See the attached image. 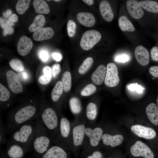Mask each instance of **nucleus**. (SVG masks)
<instances>
[{"mask_svg": "<svg viewBox=\"0 0 158 158\" xmlns=\"http://www.w3.org/2000/svg\"><path fill=\"white\" fill-rule=\"evenodd\" d=\"M131 130L138 137L147 139H153L156 135V132L152 128L140 125L132 126Z\"/></svg>", "mask_w": 158, "mask_h": 158, "instance_id": "11", "label": "nucleus"}, {"mask_svg": "<svg viewBox=\"0 0 158 158\" xmlns=\"http://www.w3.org/2000/svg\"><path fill=\"white\" fill-rule=\"evenodd\" d=\"M69 104L71 110L73 114H78L81 111V103L77 97H73L71 98L70 100Z\"/></svg>", "mask_w": 158, "mask_h": 158, "instance_id": "30", "label": "nucleus"}, {"mask_svg": "<svg viewBox=\"0 0 158 158\" xmlns=\"http://www.w3.org/2000/svg\"><path fill=\"white\" fill-rule=\"evenodd\" d=\"M118 25L123 31L133 32L135 30L131 22L125 16H122L120 17L118 20Z\"/></svg>", "mask_w": 158, "mask_h": 158, "instance_id": "25", "label": "nucleus"}, {"mask_svg": "<svg viewBox=\"0 0 158 158\" xmlns=\"http://www.w3.org/2000/svg\"><path fill=\"white\" fill-rule=\"evenodd\" d=\"M71 131V125L69 121L65 117L60 118L59 130V145L64 148L68 145V139Z\"/></svg>", "mask_w": 158, "mask_h": 158, "instance_id": "6", "label": "nucleus"}, {"mask_svg": "<svg viewBox=\"0 0 158 158\" xmlns=\"http://www.w3.org/2000/svg\"><path fill=\"white\" fill-rule=\"evenodd\" d=\"M102 140L104 145L115 147L121 144L123 141V137L120 134L114 135L105 133L103 134Z\"/></svg>", "mask_w": 158, "mask_h": 158, "instance_id": "22", "label": "nucleus"}, {"mask_svg": "<svg viewBox=\"0 0 158 158\" xmlns=\"http://www.w3.org/2000/svg\"><path fill=\"white\" fill-rule=\"evenodd\" d=\"M0 152V158H9L7 156L5 151L1 149Z\"/></svg>", "mask_w": 158, "mask_h": 158, "instance_id": "51", "label": "nucleus"}, {"mask_svg": "<svg viewBox=\"0 0 158 158\" xmlns=\"http://www.w3.org/2000/svg\"><path fill=\"white\" fill-rule=\"evenodd\" d=\"M54 33L53 29L51 27L42 28L34 32L32 37L36 41H41L51 38Z\"/></svg>", "mask_w": 158, "mask_h": 158, "instance_id": "18", "label": "nucleus"}, {"mask_svg": "<svg viewBox=\"0 0 158 158\" xmlns=\"http://www.w3.org/2000/svg\"><path fill=\"white\" fill-rule=\"evenodd\" d=\"M85 135L89 138L90 144L93 147L97 146L103 135V130L100 127H95L93 129L89 127L86 128Z\"/></svg>", "mask_w": 158, "mask_h": 158, "instance_id": "13", "label": "nucleus"}, {"mask_svg": "<svg viewBox=\"0 0 158 158\" xmlns=\"http://www.w3.org/2000/svg\"><path fill=\"white\" fill-rule=\"evenodd\" d=\"M45 22V19L44 15L39 14L35 18L32 23L29 27V31L32 32H35L41 28Z\"/></svg>", "mask_w": 158, "mask_h": 158, "instance_id": "27", "label": "nucleus"}, {"mask_svg": "<svg viewBox=\"0 0 158 158\" xmlns=\"http://www.w3.org/2000/svg\"><path fill=\"white\" fill-rule=\"evenodd\" d=\"M63 90L62 81H59L56 84L51 93V99L54 102H57L62 94Z\"/></svg>", "mask_w": 158, "mask_h": 158, "instance_id": "28", "label": "nucleus"}, {"mask_svg": "<svg viewBox=\"0 0 158 158\" xmlns=\"http://www.w3.org/2000/svg\"><path fill=\"white\" fill-rule=\"evenodd\" d=\"M5 152L9 158H24V155L26 153L21 146L10 140Z\"/></svg>", "mask_w": 158, "mask_h": 158, "instance_id": "12", "label": "nucleus"}, {"mask_svg": "<svg viewBox=\"0 0 158 158\" xmlns=\"http://www.w3.org/2000/svg\"><path fill=\"white\" fill-rule=\"evenodd\" d=\"M149 71L150 73L152 76L158 78V66H151L150 68Z\"/></svg>", "mask_w": 158, "mask_h": 158, "instance_id": "45", "label": "nucleus"}, {"mask_svg": "<svg viewBox=\"0 0 158 158\" xmlns=\"http://www.w3.org/2000/svg\"><path fill=\"white\" fill-rule=\"evenodd\" d=\"M85 126L83 123L78 124L73 128V142L74 146L78 147L82 144L85 135Z\"/></svg>", "mask_w": 158, "mask_h": 158, "instance_id": "14", "label": "nucleus"}, {"mask_svg": "<svg viewBox=\"0 0 158 158\" xmlns=\"http://www.w3.org/2000/svg\"><path fill=\"white\" fill-rule=\"evenodd\" d=\"M132 155L135 157H142L145 158H153L154 154L151 149L140 141H137L130 148Z\"/></svg>", "mask_w": 158, "mask_h": 158, "instance_id": "8", "label": "nucleus"}, {"mask_svg": "<svg viewBox=\"0 0 158 158\" xmlns=\"http://www.w3.org/2000/svg\"><path fill=\"white\" fill-rule=\"evenodd\" d=\"M34 126L35 133L30 151L34 152V156H39L48 150L53 142L48 130L39 117L35 120Z\"/></svg>", "mask_w": 158, "mask_h": 158, "instance_id": "1", "label": "nucleus"}, {"mask_svg": "<svg viewBox=\"0 0 158 158\" xmlns=\"http://www.w3.org/2000/svg\"><path fill=\"white\" fill-rule=\"evenodd\" d=\"M76 18L81 24L87 27L93 26L95 23L94 16L90 13L79 12L77 14Z\"/></svg>", "mask_w": 158, "mask_h": 158, "instance_id": "21", "label": "nucleus"}, {"mask_svg": "<svg viewBox=\"0 0 158 158\" xmlns=\"http://www.w3.org/2000/svg\"><path fill=\"white\" fill-rule=\"evenodd\" d=\"M34 158H67V154L64 148L59 145H52L42 155L34 156Z\"/></svg>", "mask_w": 158, "mask_h": 158, "instance_id": "9", "label": "nucleus"}, {"mask_svg": "<svg viewBox=\"0 0 158 158\" xmlns=\"http://www.w3.org/2000/svg\"><path fill=\"white\" fill-rule=\"evenodd\" d=\"M68 36L70 37H72L74 35L76 31V25L73 20H69L68 22L67 26Z\"/></svg>", "mask_w": 158, "mask_h": 158, "instance_id": "38", "label": "nucleus"}, {"mask_svg": "<svg viewBox=\"0 0 158 158\" xmlns=\"http://www.w3.org/2000/svg\"><path fill=\"white\" fill-rule=\"evenodd\" d=\"M6 132L5 126H4L1 121L0 122V144L4 143L6 141L4 133Z\"/></svg>", "mask_w": 158, "mask_h": 158, "instance_id": "42", "label": "nucleus"}, {"mask_svg": "<svg viewBox=\"0 0 158 158\" xmlns=\"http://www.w3.org/2000/svg\"><path fill=\"white\" fill-rule=\"evenodd\" d=\"M87 158H102V155L100 152L96 151L94 152L92 155L88 157Z\"/></svg>", "mask_w": 158, "mask_h": 158, "instance_id": "49", "label": "nucleus"}, {"mask_svg": "<svg viewBox=\"0 0 158 158\" xmlns=\"http://www.w3.org/2000/svg\"><path fill=\"white\" fill-rule=\"evenodd\" d=\"M33 46L31 40L26 36H23L20 38L17 45V49L21 55L25 56L30 52Z\"/></svg>", "mask_w": 158, "mask_h": 158, "instance_id": "16", "label": "nucleus"}, {"mask_svg": "<svg viewBox=\"0 0 158 158\" xmlns=\"http://www.w3.org/2000/svg\"><path fill=\"white\" fill-rule=\"evenodd\" d=\"M39 55L40 58L43 62H46L49 59V53L45 50H41L39 53Z\"/></svg>", "mask_w": 158, "mask_h": 158, "instance_id": "40", "label": "nucleus"}, {"mask_svg": "<svg viewBox=\"0 0 158 158\" xmlns=\"http://www.w3.org/2000/svg\"><path fill=\"white\" fill-rule=\"evenodd\" d=\"M134 54L138 63L142 66H146L149 62L150 56L147 50L141 45L137 46L135 49Z\"/></svg>", "mask_w": 158, "mask_h": 158, "instance_id": "17", "label": "nucleus"}, {"mask_svg": "<svg viewBox=\"0 0 158 158\" xmlns=\"http://www.w3.org/2000/svg\"><path fill=\"white\" fill-rule=\"evenodd\" d=\"M147 116L151 122L154 125H158V107L154 103L148 104L146 109Z\"/></svg>", "mask_w": 158, "mask_h": 158, "instance_id": "23", "label": "nucleus"}, {"mask_svg": "<svg viewBox=\"0 0 158 158\" xmlns=\"http://www.w3.org/2000/svg\"><path fill=\"white\" fill-rule=\"evenodd\" d=\"M119 81L116 66L112 63H109L107 66L105 84L108 87H113L117 85Z\"/></svg>", "mask_w": 158, "mask_h": 158, "instance_id": "7", "label": "nucleus"}, {"mask_svg": "<svg viewBox=\"0 0 158 158\" xmlns=\"http://www.w3.org/2000/svg\"><path fill=\"white\" fill-rule=\"evenodd\" d=\"M7 22L8 25L10 26H11L13 25V22H12L11 21H10L9 20H7Z\"/></svg>", "mask_w": 158, "mask_h": 158, "instance_id": "54", "label": "nucleus"}, {"mask_svg": "<svg viewBox=\"0 0 158 158\" xmlns=\"http://www.w3.org/2000/svg\"><path fill=\"white\" fill-rule=\"evenodd\" d=\"M36 107L32 105L20 108L8 118L5 126L6 132H13L24 123L39 117L36 114Z\"/></svg>", "mask_w": 158, "mask_h": 158, "instance_id": "2", "label": "nucleus"}, {"mask_svg": "<svg viewBox=\"0 0 158 158\" xmlns=\"http://www.w3.org/2000/svg\"><path fill=\"white\" fill-rule=\"evenodd\" d=\"M107 68L103 65L98 66L91 76L94 83L97 85H101L104 80Z\"/></svg>", "mask_w": 158, "mask_h": 158, "instance_id": "20", "label": "nucleus"}, {"mask_svg": "<svg viewBox=\"0 0 158 158\" xmlns=\"http://www.w3.org/2000/svg\"><path fill=\"white\" fill-rule=\"evenodd\" d=\"M126 6L129 14L133 18L139 19L143 16L144 11L138 1L128 0L126 2Z\"/></svg>", "mask_w": 158, "mask_h": 158, "instance_id": "15", "label": "nucleus"}, {"mask_svg": "<svg viewBox=\"0 0 158 158\" xmlns=\"http://www.w3.org/2000/svg\"><path fill=\"white\" fill-rule=\"evenodd\" d=\"M6 77L8 87L13 92L17 94L23 92L22 85L16 73L12 70L8 71Z\"/></svg>", "mask_w": 158, "mask_h": 158, "instance_id": "10", "label": "nucleus"}, {"mask_svg": "<svg viewBox=\"0 0 158 158\" xmlns=\"http://www.w3.org/2000/svg\"><path fill=\"white\" fill-rule=\"evenodd\" d=\"M157 106L158 107V95L157 97Z\"/></svg>", "mask_w": 158, "mask_h": 158, "instance_id": "55", "label": "nucleus"}, {"mask_svg": "<svg viewBox=\"0 0 158 158\" xmlns=\"http://www.w3.org/2000/svg\"><path fill=\"white\" fill-rule=\"evenodd\" d=\"M61 71L60 65L59 64H54L51 69L52 74L54 77H55Z\"/></svg>", "mask_w": 158, "mask_h": 158, "instance_id": "43", "label": "nucleus"}, {"mask_svg": "<svg viewBox=\"0 0 158 158\" xmlns=\"http://www.w3.org/2000/svg\"><path fill=\"white\" fill-rule=\"evenodd\" d=\"M93 62V59L88 57L86 59L79 67L78 72L80 74L85 73L90 68Z\"/></svg>", "mask_w": 158, "mask_h": 158, "instance_id": "34", "label": "nucleus"}, {"mask_svg": "<svg viewBox=\"0 0 158 158\" xmlns=\"http://www.w3.org/2000/svg\"><path fill=\"white\" fill-rule=\"evenodd\" d=\"M101 38V35L98 31L88 30L83 34L80 41V46L84 50H89L97 43Z\"/></svg>", "mask_w": 158, "mask_h": 158, "instance_id": "5", "label": "nucleus"}, {"mask_svg": "<svg viewBox=\"0 0 158 158\" xmlns=\"http://www.w3.org/2000/svg\"><path fill=\"white\" fill-rule=\"evenodd\" d=\"M39 118L47 128L53 143L59 145V130L60 118L56 111L50 107L43 109Z\"/></svg>", "mask_w": 158, "mask_h": 158, "instance_id": "4", "label": "nucleus"}, {"mask_svg": "<svg viewBox=\"0 0 158 158\" xmlns=\"http://www.w3.org/2000/svg\"><path fill=\"white\" fill-rule=\"evenodd\" d=\"M35 120L24 123L16 129L13 131L10 140L21 146L26 153L30 151L35 133Z\"/></svg>", "mask_w": 158, "mask_h": 158, "instance_id": "3", "label": "nucleus"}, {"mask_svg": "<svg viewBox=\"0 0 158 158\" xmlns=\"http://www.w3.org/2000/svg\"><path fill=\"white\" fill-rule=\"evenodd\" d=\"M11 67L16 72H21L24 70V67L23 63L19 60L14 59L9 62Z\"/></svg>", "mask_w": 158, "mask_h": 158, "instance_id": "35", "label": "nucleus"}, {"mask_svg": "<svg viewBox=\"0 0 158 158\" xmlns=\"http://www.w3.org/2000/svg\"><path fill=\"white\" fill-rule=\"evenodd\" d=\"M3 29L4 30V34L5 36L7 34H12L14 32L13 28L8 25L5 27Z\"/></svg>", "mask_w": 158, "mask_h": 158, "instance_id": "46", "label": "nucleus"}, {"mask_svg": "<svg viewBox=\"0 0 158 158\" xmlns=\"http://www.w3.org/2000/svg\"><path fill=\"white\" fill-rule=\"evenodd\" d=\"M12 12L11 10L8 9L6 12L3 13L4 16L6 17H9L12 14Z\"/></svg>", "mask_w": 158, "mask_h": 158, "instance_id": "52", "label": "nucleus"}, {"mask_svg": "<svg viewBox=\"0 0 158 158\" xmlns=\"http://www.w3.org/2000/svg\"><path fill=\"white\" fill-rule=\"evenodd\" d=\"M20 77L23 80H27L29 78V75L28 72L26 71H23L20 72L18 74Z\"/></svg>", "mask_w": 158, "mask_h": 158, "instance_id": "47", "label": "nucleus"}, {"mask_svg": "<svg viewBox=\"0 0 158 158\" xmlns=\"http://www.w3.org/2000/svg\"><path fill=\"white\" fill-rule=\"evenodd\" d=\"M43 71L44 75L39 77L38 81L41 84L46 85L48 83L51 79V69L49 66H46L44 67Z\"/></svg>", "mask_w": 158, "mask_h": 158, "instance_id": "29", "label": "nucleus"}, {"mask_svg": "<svg viewBox=\"0 0 158 158\" xmlns=\"http://www.w3.org/2000/svg\"><path fill=\"white\" fill-rule=\"evenodd\" d=\"M82 1L88 5H92L94 2V1L92 0H84Z\"/></svg>", "mask_w": 158, "mask_h": 158, "instance_id": "53", "label": "nucleus"}, {"mask_svg": "<svg viewBox=\"0 0 158 158\" xmlns=\"http://www.w3.org/2000/svg\"><path fill=\"white\" fill-rule=\"evenodd\" d=\"M33 4L35 12L38 13L48 14L50 12L48 4L44 0H35Z\"/></svg>", "mask_w": 158, "mask_h": 158, "instance_id": "24", "label": "nucleus"}, {"mask_svg": "<svg viewBox=\"0 0 158 158\" xmlns=\"http://www.w3.org/2000/svg\"><path fill=\"white\" fill-rule=\"evenodd\" d=\"M9 91L3 85L0 84V100L5 102L8 100L10 97Z\"/></svg>", "mask_w": 158, "mask_h": 158, "instance_id": "37", "label": "nucleus"}, {"mask_svg": "<svg viewBox=\"0 0 158 158\" xmlns=\"http://www.w3.org/2000/svg\"><path fill=\"white\" fill-rule=\"evenodd\" d=\"M99 8L100 14L104 20L108 22L112 20L114 13L108 2L105 0L102 1L99 4Z\"/></svg>", "mask_w": 158, "mask_h": 158, "instance_id": "19", "label": "nucleus"}, {"mask_svg": "<svg viewBox=\"0 0 158 158\" xmlns=\"http://www.w3.org/2000/svg\"><path fill=\"white\" fill-rule=\"evenodd\" d=\"M151 56L152 59L155 61H158V47L154 46L151 50Z\"/></svg>", "mask_w": 158, "mask_h": 158, "instance_id": "41", "label": "nucleus"}, {"mask_svg": "<svg viewBox=\"0 0 158 158\" xmlns=\"http://www.w3.org/2000/svg\"><path fill=\"white\" fill-rule=\"evenodd\" d=\"M31 1L30 0H19L16 6V9L19 14H23L28 9Z\"/></svg>", "mask_w": 158, "mask_h": 158, "instance_id": "33", "label": "nucleus"}, {"mask_svg": "<svg viewBox=\"0 0 158 158\" xmlns=\"http://www.w3.org/2000/svg\"><path fill=\"white\" fill-rule=\"evenodd\" d=\"M18 19V16L15 14H12L9 18V20L13 23L16 22Z\"/></svg>", "mask_w": 158, "mask_h": 158, "instance_id": "50", "label": "nucleus"}, {"mask_svg": "<svg viewBox=\"0 0 158 158\" xmlns=\"http://www.w3.org/2000/svg\"><path fill=\"white\" fill-rule=\"evenodd\" d=\"M54 1H60V0H54Z\"/></svg>", "mask_w": 158, "mask_h": 158, "instance_id": "56", "label": "nucleus"}, {"mask_svg": "<svg viewBox=\"0 0 158 158\" xmlns=\"http://www.w3.org/2000/svg\"><path fill=\"white\" fill-rule=\"evenodd\" d=\"M128 88L132 91H136L137 92L140 93H142L144 90L142 86L136 83L129 85L128 86Z\"/></svg>", "mask_w": 158, "mask_h": 158, "instance_id": "39", "label": "nucleus"}, {"mask_svg": "<svg viewBox=\"0 0 158 158\" xmlns=\"http://www.w3.org/2000/svg\"><path fill=\"white\" fill-rule=\"evenodd\" d=\"M97 114V107L94 103L90 102L87 105L86 109V115L87 118L90 120H95Z\"/></svg>", "mask_w": 158, "mask_h": 158, "instance_id": "31", "label": "nucleus"}, {"mask_svg": "<svg viewBox=\"0 0 158 158\" xmlns=\"http://www.w3.org/2000/svg\"><path fill=\"white\" fill-rule=\"evenodd\" d=\"M53 58L56 61H60L62 59V56L61 54L57 52H54L52 54Z\"/></svg>", "mask_w": 158, "mask_h": 158, "instance_id": "48", "label": "nucleus"}, {"mask_svg": "<svg viewBox=\"0 0 158 158\" xmlns=\"http://www.w3.org/2000/svg\"><path fill=\"white\" fill-rule=\"evenodd\" d=\"M96 87L94 85L89 84L81 90L80 94L82 96H89L93 94L96 91Z\"/></svg>", "mask_w": 158, "mask_h": 158, "instance_id": "36", "label": "nucleus"}, {"mask_svg": "<svg viewBox=\"0 0 158 158\" xmlns=\"http://www.w3.org/2000/svg\"><path fill=\"white\" fill-rule=\"evenodd\" d=\"M63 91L66 92L69 91L71 87V73L68 71L65 72L62 78Z\"/></svg>", "mask_w": 158, "mask_h": 158, "instance_id": "32", "label": "nucleus"}, {"mask_svg": "<svg viewBox=\"0 0 158 158\" xmlns=\"http://www.w3.org/2000/svg\"><path fill=\"white\" fill-rule=\"evenodd\" d=\"M139 4L142 8L147 11L154 13H158V2L152 0L141 1Z\"/></svg>", "mask_w": 158, "mask_h": 158, "instance_id": "26", "label": "nucleus"}, {"mask_svg": "<svg viewBox=\"0 0 158 158\" xmlns=\"http://www.w3.org/2000/svg\"><path fill=\"white\" fill-rule=\"evenodd\" d=\"M129 60V56L126 54L118 56L115 59V60L116 61L119 62L124 63L128 61Z\"/></svg>", "mask_w": 158, "mask_h": 158, "instance_id": "44", "label": "nucleus"}]
</instances>
